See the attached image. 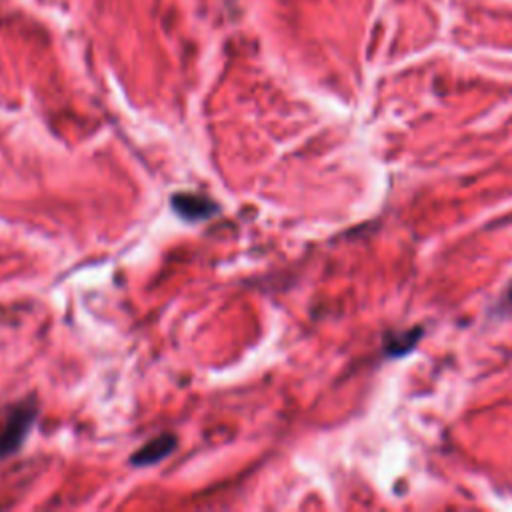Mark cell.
Instances as JSON below:
<instances>
[{"label":"cell","mask_w":512,"mask_h":512,"mask_svg":"<svg viewBox=\"0 0 512 512\" xmlns=\"http://www.w3.org/2000/svg\"><path fill=\"white\" fill-rule=\"evenodd\" d=\"M36 412H38V406L34 400H26L10 408L8 416L0 424V458L10 456L22 446L24 438L28 436L34 424Z\"/></svg>","instance_id":"cell-1"},{"label":"cell","mask_w":512,"mask_h":512,"mask_svg":"<svg viewBox=\"0 0 512 512\" xmlns=\"http://www.w3.org/2000/svg\"><path fill=\"white\" fill-rule=\"evenodd\" d=\"M170 204H172V210L188 222L206 220V218H210L218 212V204L212 198L204 196V194L178 192L170 198Z\"/></svg>","instance_id":"cell-2"},{"label":"cell","mask_w":512,"mask_h":512,"mask_svg":"<svg viewBox=\"0 0 512 512\" xmlns=\"http://www.w3.org/2000/svg\"><path fill=\"white\" fill-rule=\"evenodd\" d=\"M178 440L174 434L170 432H164L152 440H148L138 452H134L130 456V464L132 466H150V464H156L160 462L162 458H166L174 448H176Z\"/></svg>","instance_id":"cell-3"},{"label":"cell","mask_w":512,"mask_h":512,"mask_svg":"<svg viewBox=\"0 0 512 512\" xmlns=\"http://www.w3.org/2000/svg\"><path fill=\"white\" fill-rule=\"evenodd\" d=\"M510 300H512V294H510Z\"/></svg>","instance_id":"cell-4"}]
</instances>
